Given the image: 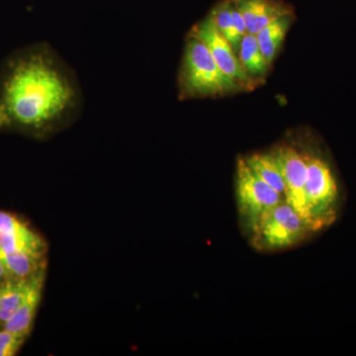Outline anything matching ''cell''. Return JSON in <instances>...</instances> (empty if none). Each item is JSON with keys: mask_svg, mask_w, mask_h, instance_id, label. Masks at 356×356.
Instances as JSON below:
<instances>
[{"mask_svg": "<svg viewBox=\"0 0 356 356\" xmlns=\"http://www.w3.org/2000/svg\"><path fill=\"white\" fill-rule=\"evenodd\" d=\"M243 89L227 76L211 55L209 49L192 32L185 40L178 72V91L181 99L225 95Z\"/></svg>", "mask_w": 356, "mask_h": 356, "instance_id": "2", "label": "cell"}, {"mask_svg": "<svg viewBox=\"0 0 356 356\" xmlns=\"http://www.w3.org/2000/svg\"><path fill=\"white\" fill-rule=\"evenodd\" d=\"M292 21V13L284 14L255 35L261 53L269 65L273 64L274 58L280 51Z\"/></svg>", "mask_w": 356, "mask_h": 356, "instance_id": "10", "label": "cell"}, {"mask_svg": "<svg viewBox=\"0 0 356 356\" xmlns=\"http://www.w3.org/2000/svg\"><path fill=\"white\" fill-rule=\"evenodd\" d=\"M44 278L46 267L30 277L24 299L13 317L3 325L4 329L26 337L29 336L41 302Z\"/></svg>", "mask_w": 356, "mask_h": 356, "instance_id": "8", "label": "cell"}, {"mask_svg": "<svg viewBox=\"0 0 356 356\" xmlns=\"http://www.w3.org/2000/svg\"><path fill=\"white\" fill-rule=\"evenodd\" d=\"M0 264L6 268L9 278L28 280L46 267L44 259L30 255L8 252L0 248Z\"/></svg>", "mask_w": 356, "mask_h": 356, "instance_id": "14", "label": "cell"}, {"mask_svg": "<svg viewBox=\"0 0 356 356\" xmlns=\"http://www.w3.org/2000/svg\"><path fill=\"white\" fill-rule=\"evenodd\" d=\"M33 229L20 218L15 216L13 213L0 211V233L8 235H20L27 234Z\"/></svg>", "mask_w": 356, "mask_h": 356, "instance_id": "17", "label": "cell"}, {"mask_svg": "<svg viewBox=\"0 0 356 356\" xmlns=\"http://www.w3.org/2000/svg\"><path fill=\"white\" fill-rule=\"evenodd\" d=\"M271 154L277 161L284 179L285 201L308 222L313 229L306 200V154L299 153L291 146L277 147Z\"/></svg>", "mask_w": 356, "mask_h": 356, "instance_id": "6", "label": "cell"}, {"mask_svg": "<svg viewBox=\"0 0 356 356\" xmlns=\"http://www.w3.org/2000/svg\"><path fill=\"white\" fill-rule=\"evenodd\" d=\"M27 337L4 329L0 331V356H14L19 351Z\"/></svg>", "mask_w": 356, "mask_h": 356, "instance_id": "18", "label": "cell"}, {"mask_svg": "<svg viewBox=\"0 0 356 356\" xmlns=\"http://www.w3.org/2000/svg\"><path fill=\"white\" fill-rule=\"evenodd\" d=\"M209 16L217 29L221 33L234 49V25L232 14V0H226L213 8Z\"/></svg>", "mask_w": 356, "mask_h": 356, "instance_id": "16", "label": "cell"}, {"mask_svg": "<svg viewBox=\"0 0 356 356\" xmlns=\"http://www.w3.org/2000/svg\"><path fill=\"white\" fill-rule=\"evenodd\" d=\"M83 108L76 72L49 44L9 65L0 89V129L17 127L46 137L72 125Z\"/></svg>", "mask_w": 356, "mask_h": 356, "instance_id": "1", "label": "cell"}, {"mask_svg": "<svg viewBox=\"0 0 356 356\" xmlns=\"http://www.w3.org/2000/svg\"><path fill=\"white\" fill-rule=\"evenodd\" d=\"M8 273H7L6 268H4V267L2 266V264H0V283H1L2 281L8 280Z\"/></svg>", "mask_w": 356, "mask_h": 356, "instance_id": "19", "label": "cell"}, {"mask_svg": "<svg viewBox=\"0 0 356 356\" xmlns=\"http://www.w3.org/2000/svg\"><path fill=\"white\" fill-rule=\"evenodd\" d=\"M0 248L6 252L27 254L36 259H44L48 252L46 241L34 231L20 235L0 233Z\"/></svg>", "mask_w": 356, "mask_h": 356, "instance_id": "12", "label": "cell"}, {"mask_svg": "<svg viewBox=\"0 0 356 356\" xmlns=\"http://www.w3.org/2000/svg\"><path fill=\"white\" fill-rule=\"evenodd\" d=\"M311 233L314 232L308 222L283 201L262 222L254 235V242L262 250H284L301 242Z\"/></svg>", "mask_w": 356, "mask_h": 356, "instance_id": "5", "label": "cell"}, {"mask_svg": "<svg viewBox=\"0 0 356 356\" xmlns=\"http://www.w3.org/2000/svg\"><path fill=\"white\" fill-rule=\"evenodd\" d=\"M238 57L243 70L254 81L266 76L270 67L261 53L257 36L250 33H247L241 41Z\"/></svg>", "mask_w": 356, "mask_h": 356, "instance_id": "11", "label": "cell"}, {"mask_svg": "<svg viewBox=\"0 0 356 356\" xmlns=\"http://www.w3.org/2000/svg\"><path fill=\"white\" fill-rule=\"evenodd\" d=\"M191 32L207 46L211 55L227 76L233 79L243 89L254 88V81L243 70L238 54L228 40L217 29L209 15L194 26Z\"/></svg>", "mask_w": 356, "mask_h": 356, "instance_id": "7", "label": "cell"}, {"mask_svg": "<svg viewBox=\"0 0 356 356\" xmlns=\"http://www.w3.org/2000/svg\"><path fill=\"white\" fill-rule=\"evenodd\" d=\"M307 159L306 200L314 232L331 226L341 207V192L331 165L318 156Z\"/></svg>", "mask_w": 356, "mask_h": 356, "instance_id": "3", "label": "cell"}, {"mask_svg": "<svg viewBox=\"0 0 356 356\" xmlns=\"http://www.w3.org/2000/svg\"><path fill=\"white\" fill-rule=\"evenodd\" d=\"M29 280L8 278L0 283V325H6L22 303Z\"/></svg>", "mask_w": 356, "mask_h": 356, "instance_id": "15", "label": "cell"}, {"mask_svg": "<svg viewBox=\"0 0 356 356\" xmlns=\"http://www.w3.org/2000/svg\"><path fill=\"white\" fill-rule=\"evenodd\" d=\"M242 14L247 31L257 35L266 26L291 13L284 4L274 0H233Z\"/></svg>", "mask_w": 356, "mask_h": 356, "instance_id": "9", "label": "cell"}, {"mask_svg": "<svg viewBox=\"0 0 356 356\" xmlns=\"http://www.w3.org/2000/svg\"><path fill=\"white\" fill-rule=\"evenodd\" d=\"M245 159L248 168L264 182L270 185L285 200V182L280 165L273 154H250Z\"/></svg>", "mask_w": 356, "mask_h": 356, "instance_id": "13", "label": "cell"}, {"mask_svg": "<svg viewBox=\"0 0 356 356\" xmlns=\"http://www.w3.org/2000/svg\"><path fill=\"white\" fill-rule=\"evenodd\" d=\"M236 200L241 216L254 236L274 208L285 201L248 168L243 159H238L236 168Z\"/></svg>", "mask_w": 356, "mask_h": 356, "instance_id": "4", "label": "cell"}]
</instances>
